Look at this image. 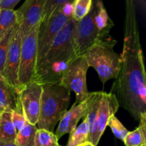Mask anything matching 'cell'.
<instances>
[{"instance_id":"25","label":"cell","mask_w":146,"mask_h":146,"mask_svg":"<svg viewBox=\"0 0 146 146\" xmlns=\"http://www.w3.org/2000/svg\"><path fill=\"white\" fill-rule=\"evenodd\" d=\"M13 29H14V27L11 30H9L0 40V74L1 75H2L4 66H5L7 50H8L9 44L11 34H12Z\"/></svg>"},{"instance_id":"12","label":"cell","mask_w":146,"mask_h":146,"mask_svg":"<svg viewBox=\"0 0 146 146\" xmlns=\"http://www.w3.org/2000/svg\"><path fill=\"white\" fill-rule=\"evenodd\" d=\"M94 96V92H90L88 96L79 104H75L66 112L59 121L58 128L54 134L58 140L66 133H70L77 127L78 123L81 118H85L88 112L90 102Z\"/></svg>"},{"instance_id":"7","label":"cell","mask_w":146,"mask_h":146,"mask_svg":"<svg viewBox=\"0 0 146 146\" xmlns=\"http://www.w3.org/2000/svg\"><path fill=\"white\" fill-rule=\"evenodd\" d=\"M77 21L71 17L50 45L44 58L36 65L54 60H73L76 58L74 48V39Z\"/></svg>"},{"instance_id":"1","label":"cell","mask_w":146,"mask_h":146,"mask_svg":"<svg viewBox=\"0 0 146 146\" xmlns=\"http://www.w3.org/2000/svg\"><path fill=\"white\" fill-rule=\"evenodd\" d=\"M110 93L135 121H140L146 115V74L136 8L132 0L125 1L121 66Z\"/></svg>"},{"instance_id":"18","label":"cell","mask_w":146,"mask_h":146,"mask_svg":"<svg viewBox=\"0 0 146 146\" xmlns=\"http://www.w3.org/2000/svg\"><path fill=\"white\" fill-rule=\"evenodd\" d=\"M140 125L133 131H128L123 139L125 146H142L146 145V115L141 117Z\"/></svg>"},{"instance_id":"24","label":"cell","mask_w":146,"mask_h":146,"mask_svg":"<svg viewBox=\"0 0 146 146\" xmlns=\"http://www.w3.org/2000/svg\"><path fill=\"white\" fill-rule=\"evenodd\" d=\"M93 0H74L72 18L76 21L82 19L88 14Z\"/></svg>"},{"instance_id":"15","label":"cell","mask_w":146,"mask_h":146,"mask_svg":"<svg viewBox=\"0 0 146 146\" xmlns=\"http://www.w3.org/2000/svg\"><path fill=\"white\" fill-rule=\"evenodd\" d=\"M102 92L103 91L94 92V96L90 102L88 112L85 117L88 127V142L91 143L94 146H97L101 139L98 133L97 120H98V111L100 101L102 96Z\"/></svg>"},{"instance_id":"6","label":"cell","mask_w":146,"mask_h":146,"mask_svg":"<svg viewBox=\"0 0 146 146\" xmlns=\"http://www.w3.org/2000/svg\"><path fill=\"white\" fill-rule=\"evenodd\" d=\"M39 24L21 39V55L19 67L18 81L20 89L31 82L37 64V47Z\"/></svg>"},{"instance_id":"14","label":"cell","mask_w":146,"mask_h":146,"mask_svg":"<svg viewBox=\"0 0 146 146\" xmlns=\"http://www.w3.org/2000/svg\"><path fill=\"white\" fill-rule=\"evenodd\" d=\"M4 111H23L19 92L11 86L0 74V113Z\"/></svg>"},{"instance_id":"4","label":"cell","mask_w":146,"mask_h":146,"mask_svg":"<svg viewBox=\"0 0 146 146\" xmlns=\"http://www.w3.org/2000/svg\"><path fill=\"white\" fill-rule=\"evenodd\" d=\"M98 1H92L89 12L82 19L77 21L74 39V52L76 56H84L94 46L111 36L106 38L101 35L95 22Z\"/></svg>"},{"instance_id":"22","label":"cell","mask_w":146,"mask_h":146,"mask_svg":"<svg viewBox=\"0 0 146 146\" xmlns=\"http://www.w3.org/2000/svg\"><path fill=\"white\" fill-rule=\"evenodd\" d=\"M69 0H45L40 23L46 22Z\"/></svg>"},{"instance_id":"21","label":"cell","mask_w":146,"mask_h":146,"mask_svg":"<svg viewBox=\"0 0 146 146\" xmlns=\"http://www.w3.org/2000/svg\"><path fill=\"white\" fill-rule=\"evenodd\" d=\"M17 24L16 10L0 11V40Z\"/></svg>"},{"instance_id":"34","label":"cell","mask_w":146,"mask_h":146,"mask_svg":"<svg viewBox=\"0 0 146 146\" xmlns=\"http://www.w3.org/2000/svg\"><path fill=\"white\" fill-rule=\"evenodd\" d=\"M0 114H1V113H0Z\"/></svg>"},{"instance_id":"17","label":"cell","mask_w":146,"mask_h":146,"mask_svg":"<svg viewBox=\"0 0 146 146\" xmlns=\"http://www.w3.org/2000/svg\"><path fill=\"white\" fill-rule=\"evenodd\" d=\"M95 22L99 32L103 36L108 38L111 36L109 35L110 31L113 27V21L111 19L103 1H98V7L95 17Z\"/></svg>"},{"instance_id":"19","label":"cell","mask_w":146,"mask_h":146,"mask_svg":"<svg viewBox=\"0 0 146 146\" xmlns=\"http://www.w3.org/2000/svg\"><path fill=\"white\" fill-rule=\"evenodd\" d=\"M38 128L26 121L24 127L17 132L15 143L17 146H35V135Z\"/></svg>"},{"instance_id":"32","label":"cell","mask_w":146,"mask_h":146,"mask_svg":"<svg viewBox=\"0 0 146 146\" xmlns=\"http://www.w3.org/2000/svg\"><path fill=\"white\" fill-rule=\"evenodd\" d=\"M142 146H146V145H142Z\"/></svg>"},{"instance_id":"13","label":"cell","mask_w":146,"mask_h":146,"mask_svg":"<svg viewBox=\"0 0 146 146\" xmlns=\"http://www.w3.org/2000/svg\"><path fill=\"white\" fill-rule=\"evenodd\" d=\"M118 101L113 94L111 93L102 92L99 108L98 111V136L101 138L106 128L108 126L110 118L115 115L119 108Z\"/></svg>"},{"instance_id":"5","label":"cell","mask_w":146,"mask_h":146,"mask_svg":"<svg viewBox=\"0 0 146 146\" xmlns=\"http://www.w3.org/2000/svg\"><path fill=\"white\" fill-rule=\"evenodd\" d=\"M74 1L69 0L48 21L40 23L38 34L37 64L41 61L57 34L72 17Z\"/></svg>"},{"instance_id":"11","label":"cell","mask_w":146,"mask_h":146,"mask_svg":"<svg viewBox=\"0 0 146 146\" xmlns=\"http://www.w3.org/2000/svg\"><path fill=\"white\" fill-rule=\"evenodd\" d=\"M44 2L45 0H26L16 10L21 39L40 23Z\"/></svg>"},{"instance_id":"9","label":"cell","mask_w":146,"mask_h":146,"mask_svg":"<svg viewBox=\"0 0 146 146\" xmlns=\"http://www.w3.org/2000/svg\"><path fill=\"white\" fill-rule=\"evenodd\" d=\"M21 38L20 36L19 27L18 24H17L13 29L9 44L5 66L2 73V76L18 92L20 91L18 73L21 55Z\"/></svg>"},{"instance_id":"30","label":"cell","mask_w":146,"mask_h":146,"mask_svg":"<svg viewBox=\"0 0 146 146\" xmlns=\"http://www.w3.org/2000/svg\"><path fill=\"white\" fill-rule=\"evenodd\" d=\"M83 146H94V145H93L91 143H89V142H87L86 143H85V144H84V145H83Z\"/></svg>"},{"instance_id":"28","label":"cell","mask_w":146,"mask_h":146,"mask_svg":"<svg viewBox=\"0 0 146 146\" xmlns=\"http://www.w3.org/2000/svg\"><path fill=\"white\" fill-rule=\"evenodd\" d=\"M20 0H0V11L1 10H14Z\"/></svg>"},{"instance_id":"8","label":"cell","mask_w":146,"mask_h":146,"mask_svg":"<svg viewBox=\"0 0 146 146\" xmlns=\"http://www.w3.org/2000/svg\"><path fill=\"white\" fill-rule=\"evenodd\" d=\"M88 64L85 56H77L70 63L63 75L61 82L76 94L75 104H79L89 95L87 89L86 74Z\"/></svg>"},{"instance_id":"29","label":"cell","mask_w":146,"mask_h":146,"mask_svg":"<svg viewBox=\"0 0 146 146\" xmlns=\"http://www.w3.org/2000/svg\"><path fill=\"white\" fill-rule=\"evenodd\" d=\"M0 146H17L16 143H3L0 142Z\"/></svg>"},{"instance_id":"26","label":"cell","mask_w":146,"mask_h":146,"mask_svg":"<svg viewBox=\"0 0 146 146\" xmlns=\"http://www.w3.org/2000/svg\"><path fill=\"white\" fill-rule=\"evenodd\" d=\"M108 126L111 128L115 137L119 138L121 141H123L124 138L128 133V130L125 128V126L120 122L119 120L115 115L110 118L108 123Z\"/></svg>"},{"instance_id":"33","label":"cell","mask_w":146,"mask_h":146,"mask_svg":"<svg viewBox=\"0 0 146 146\" xmlns=\"http://www.w3.org/2000/svg\"><path fill=\"white\" fill-rule=\"evenodd\" d=\"M83 145H80V146H83Z\"/></svg>"},{"instance_id":"27","label":"cell","mask_w":146,"mask_h":146,"mask_svg":"<svg viewBox=\"0 0 146 146\" xmlns=\"http://www.w3.org/2000/svg\"><path fill=\"white\" fill-rule=\"evenodd\" d=\"M11 121L15 126L17 132L24 127L26 123V118L23 111H13L11 112Z\"/></svg>"},{"instance_id":"10","label":"cell","mask_w":146,"mask_h":146,"mask_svg":"<svg viewBox=\"0 0 146 146\" xmlns=\"http://www.w3.org/2000/svg\"><path fill=\"white\" fill-rule=\"evenodd\" d=\"M43 86L41 84L31 81L19 91V98L26 121L36 125L39 116Z\"/></svg>"},{"instance_id":"31","label":"cell","mask_w":146,"mask_h":146,"mask_svg":"<svg viewBox=\"0 0 146 146\" xmlns=\"http://www.w3.org/2000/svg\"><path fill=\"white\" fill-rule=\"evenodd\" d=\"M56 146H62V145H59V144H58V145H57Z\"/></svg>"},{"instance_id":"20","label":"cell","mask_w":146,"mask_h":146,"mask_svg":"<svg viewBox=\"0 0 146 146\" xmlns=\"http://www.w3.org/2000/svg\"><path fill=\"white\" fill-rule=\"evenodd\" d=\"M69 134L66 146H80L88 142V127L86 118Z\"/></svg>"},{"instance_id":"3","label":"cell","mask_w":146,"mask_h":146,"mask_svg":"<svg viewBox=\"0 0 146 146\" xmlns=\"http://www.w3.org/2000/svg\"><path fill=\"white\" fill-rule=\"evenodd\" d=\"M117 41L111 37L96 44L84 55L88 66L96 71L103 84L113 78L115 79L120 70L121 55L113 49Z\"/></svg>"},{"instance_id":"16","label":"cell","mask_w":146,"mask_h":146,"mask_svg":"<svg viewBox=\"0 0 146 146\" xmlns=\"http://www.w3.org/2000/svg\"><path fill=\"white\" fill-rule=\"evenodd\" d=\"M17 131L11 121V112L2 111L0 114V142L14 143Z\"/></svg>"},{"instance_id":"2","label":"cell","mask_w":146,"mask_h":146,"mask_svg":"<svg viewBox=\"0 0 146 146\" xmlns=\"http://www.w3.org/2000/svg\"><path fill=\"white\" fill-rule=\"evenodd\" d=\"M38 129L54 133L55 126L68 111L71 91L62 82L42 85Z\"/></svg>"},{"instance_id":"23","label":"cell","mask_w":146,"mask_h":146,"mask_svg":"<svg viewBox=\"0 0 146 146\" xmlns=\"http://www.w3.org/2000/svg\"><path fill=\"white\" fill-rule=\"evenodd\" d=\"M58 138L54 133L44 129H38L35 135V146H56Z\"/></svg>"}]
</instances>
